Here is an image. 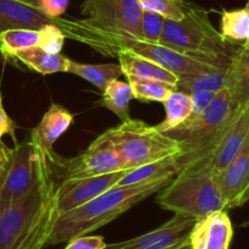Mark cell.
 I'll return each mask as SVG.
<instances>
[{"label": "cell", "mask_w": 249, "mask_h": 249, "mask_svg": "<svg viewBox=\"0 0 249 249\" xmlns=\"http://www.w3.org/2000/svg\"><path fill=\"white\" fill-rule=\"evenodd\" d=\"M133 92V98L141 102L164 103L176 87L159 81L149 80H128Z\"/></svg>", "instance_id": "26"}, {"label": "cell", "mask_w": 249, "mask_h": 249, "mask_svg": "<svg viewBox=\"0 0 249 249\" xmlns=\"http://www.w3.org/2000/svg\"><path fill=\"white\" fill-rule=\"evenodd\" d=\"M49 164L32 138L14 148L0 143V209L32 192Z\"/></svg>", "instance_id": "5"}, {"label": "cell", "mask_w": 249, "mask_h": 249, "mask_svg": "<svg viewBox=\"0 0 249 249\" xmlns=\"http://www.w3.org/2000/svg\"><path fill=\"white\" fill-rule=\"evenodd\" d=\"M81 13L90 25L102 30L131 35L142 39L138 0H85Z\"/></svg>", "instance_id": "8"}, {"label": "cell", "mask_w": 249, "mask_h": 249, "mask_svg": "<svg viewBox=\"0 0 249 249\" xmlns=\"http://www.w3.org/2000/svg\"><path fill=\"white\" fill-rule=\"evenodd\" d=\"M59 167L64 172L62 179L86 178L122 170H132L116 150L94 142L78 157L61 159Z\"/></svg>", "instance_id": "10"}, {"label": "cell", "mask_w": 249, "mask_h": 249, "mask_svg": "<svg viewBox=\"0 0 249 249\" xmlns=\"http://www.w3.org/2000/svg\"><path fill=\"white\" fill-rule=\"evenodd\" d=\"M162 104L166 110V117L161 124H157V127L164 133L170 132L188 121L195 112L192 97L181 90H174Z\"/></svg>", "instance_id": "20"}, {"label": "cell", "mask_w": 249, "mask_h": 249, "mask_svg": "<svg viewBox=\"0 0 249 249\" xmlns=\"http://www.w3.org/2000/svg\"><path fill=\"white\" fill-rule=\"evenodd\" d=\"M107 244L105 243L102 236H80L68 242V246L64 249H107Z\"/></svg>", "instance_id": "30"}, {"label": "cell", "mask_w": 249, "mask_h": 249, "mask_svg": "<svg viewBox=\"0 0 249 249\" xmlns=\"http://www.w3.org/2000/svg\"><path fill=\"white\" fill-rule=\"evenodd\" d=\"M249 138V103L236 107L221 130L191 154H183L186 165H197L212 172L221 174L241 153Z\"/></svg>", "instance_id": "6"}, {"label": "cell", "mask_w": 249, "mask_h": 249, "mask_svg": "<svg viewBox=\"0 0 249 249\" xmlns=\"http://www.w3.org/2000/svg\"><path fill=\"white\" fill-rule=\"evenodd\" d=\"M18 1H21V3L28 4V5H32L35 8L39 9V0H18Z\"/></svg>", "instance_id": "34"}, {"label": "cell", "mask_w": 249, "mask_h": 249, "mask_svg": "<svg viewBox=\"0 0 249 249\" xmlns=\"http://www.w3.org/2000/svg\"><path fill=\"white\" fill-rule=\"evenodd\" d=\"M166 18L158 14L143 11L141 18V35L142 39L149 43H159L160 37L164 31Z\"/></svg>", "instance_id": "28"}, {"label": "cell", "mask_w": 249, "mask_h": 249, "mask_svg": "<svg viewBox=\"0 0 249 249\" xmlns=\"http://www.w3.org/2000/svg\"><path fill=\"white\" fill-rule=\"evenodd\" d=\"M59 18H50L40 9L18 0H0V35L16 28L40 30L43 26L56 25Z\"/></svg>", "instance_id": "15"}, {"label": "cell", "mask_w": 249, "mask_h": 249, "mask_svg": "<svg viewBox=\"0 0 249 249\" xmlns=\"http://www.w3.org/2000/svg\"><path fill=\"white\" fill-rule=\"evenodd\" d=\"M15 124H14L13 120L9 117V115L6 114L5 109L3 107V95L0 92V143H1V138L5 135L15 136Z\"/></svg>", "instance_id": "32"}, {"label": "cell", "mask_w": 249, "mask_h": 249, "mask_svg": "<svg viewBox=\"0 0 249 249\" xmlns=\"http://www.w3.org/2000/svg\"><path fill=\"white\" fill-rule=\"evenodd\" d=\"M138 3L143 11L158 14L172 21L182 20L191 6L186 0H138Z\"/></svg>", "instance_id": "27"}, {"label": "cell", "mask_w": 249, "mask_h": 249, "mask_svg": "<svg viewBox=\"0 0 249 249\" xmlns=\"http://www.w3.org/2000/svg\"><path fill=\"white\" fill-rule=\"evenodd\" d=\"M216 93L213 92H197L190 94L193 99V104H195V112H193V116L197 115L198 112L202 111L210 102H212L213 98L215 97Z\"/></svg>", "instance_id": "33"}, {"label": "cell", "mask_w": 249, "mask_h": 249, "mask_svg": "<svg viewBox=\"0 0 249 249\" xmlns=\"http://www.w3.org/2000/svg\"><path fill=\"white\" fill-rule=\"evenodd\" d=\"M42 33L40 30L16 28L0 35V54L5 57H13L16 53L31 48L40 47Z\"/></svg>", "instance_id": "25"}, {"label": "cell", "mask_w": 249, "mask_h": 249, "mask_svg": "<svg viewBox=\"0 0 249 249\" xmlns=\"http://www.w3.org/2000/svg\"><path fill=\"white\" fill-rule=\"evenodd\" d=\"M197 220L187 215L175 214L158 229L127 241L107 244V249H175L190 238Z\"/></svg>", "instance_id": "11"}, {"label": "cell", "mask_w": 249, "mask_h": 249, "mask_svg": "<svg viewBox=\"0 0 249 249\" xmlns=\"http://www.w3.org/2000/svg\"><path fill=\"white\" fill-rule=\"evenodd\" d=\"M133 99V92L128 82L112 81L103 90L100 104L117 115L121 122L130 120V103Z\"/></svg>", "instance_id": "24"}, {"label": "cell", "mask_w": 249, "mask_h": 249, "mask_svg": "<svg viewBox=\"0 0 249 249\" xmlns=\"http://www.w3.org/2000/svg\"><path fill=\"white\" fill-rule=\"evenodd\" d=\"M157 202L162 209L198 220L213 213L227 212L214 175L191 164L160 190Z\"/></svg>", "instance_id": "3"}, {"label": "cell", "mask_w": 249, "mask_h": 249, "mask_svg": "<svg viewBox=\"0 0 249 249\" xmlns=\"http://www.w3.org/2000/svg\"><path fill=\"white\" fill-rule=\"evenodd\" d=\"M130 170L77 179H62L56 187V207L60 215L85 205L116 187Z\"/></svg>", "instance_id": "9"}, {"label": "cell", "mask_w": 249, "mask_h": 249, "mask_svg": "<svg viewBox=\"0 0 249 249\" xmlns=\"http://www.w3.org/2000/svg\"><path fill=\"white\" fill-rule=\"evenodd\" d=\"M40 33H42V44L39 48L52 54H59L66 39L62 31L55 23H52V25L43 26L40 28Z\"/></svg>", "instance_id": "29"}, {"label": "cell", "mask_w": 249, "mask_h": 249, "mask_svg": "<svg viewBox=\"0 0 249 249\" xmlns=\"http://www.w3.org/2000/svg\"><path fill=\"white\" fill-rule=\"evenodd\" d=\"M70 0H39V9L50 18H59L66 11Z\"/></svg>", "instance_id": "31"}, {"label": "cell", "mask_w": 249, "mask_h": 249, "mask_svg": "<svg viewBox=\"0 0 249 249\" xmlns=\"http://www.w3.org/2000/svg\"><path fill=\"white\" fill-rule=\"evenodd\" d=\"M225 88L233 107L249 103V43L242 45L232 57L226 72Z\"/></svg>", "instance_id": "18"}, {"label": "cell", "mask_w": 249, "mask_h": 249, "mask_svg": "<svg viewBox=\"0 0 249 249\" xmlns=\"http://www.w3.org/2000/svg\"><path fill=\"white\" fill-rule=\"evenodd\" d=\"M13 59L18 60L23 65L40 75H52L56 72H68L70 59L59 54H52L42 48L36 47L16 53Z\"/></svg>", "instance_id": "19"}, {"label": "cell", "mask_w": 249, "mask_h": 249, "mask_svg": "<svg viewBox=\"0 0 249 249\" xmlns=\"http://www.w3.org/2000/svg\"><path fill=\"white\" fill-rule=\"evenodd\" d=\"M119 64L127 80L159 81L177 87L178 76L170 72L157 62L148 60L130 50H120L116 54Z\"/></svg>", "instance_id": "17"}, {"label": "cell", "mask_w": 249, "mask_h": 249, "mask_svg": "<svg viewBox=\"0 0 249 249\" xmlns=\"http://www.w3.org/2000/svg\"><path fill=\"white\" fill-rule=\"evenodd\" d=\"M159 44L213 68L222 69H229L238 50L221 37L210 22L208 11L193 4L182 20H165Z\"/></svg>", "instance_id": "2"}, {"label": "cell", "mask_w": 249, "mask_h": 249, "mask_svg": "<svg viewBox=\"0 0 249 249\" xmlns=\"http://www.w3.org/2000/svg\"><path fill=\"white\" fill-rule=\"evenodd\" d=\"M227 69L212 68L193 75H184L178 77L177 90L192 94L197 92L217 93L225 88Z\"/></svg>", "instance_id": "21"}, {"label": "cell", "mask_w": 249, "mask_h": 249, "mask_svg": "<svg viewBox=\"0 0 249 249\" xmlns=\"http://www.w3.org/2000/svg\"><path fill=\"white\" fill-rule=\"evenodd\" d=\"M94 143L116 150L130 169L182 153L181 144L167 133L135 119L105 131Z\"/></svg>", "instance_id": "4"}, {"label": "cell", "mask_w": 249, "mask_h": 249, "mask_svg": "<svg viewBox=\"0 0 249 249\" xmlns=\"http://www.w3.org/2000/svg\"><path fill=\"white\" fill-rule=\"evenodd\" d=\"M234 109L229 92L224 88L215 94L202 111L167 132V135L181 144L183 154L195 153L221 130Z\"/></svg>", "instance_id": "7"}, {"label": "cell", "mask_w": 249, "mask_h": 249, "mask_svg": "<svg viewBox=\"0 0 249 249\" xmlns=\"http://www.w3.org/2000/svg\"><path fill=\"white\" fill-rule=\"evenodd\" d=\"M169 182L114 187L82 207L60 215L47 246L68 243L105 226L143 199L159 192Z\"/></svg>", "instance_id": "1"}, {"label": "cell", "mask_w": 249, "mask_h": 249, "mask_svg": "<svg viewBox=\"0 0 249 249\" xmlns=\"http://www.w3.org/2000/svg\"><path fill=\"white\" fill-rule=\"evenodd\" d=\"M73 122V115L59 104H52L45 111L39 124L32 131L31 138L40 148L54 169L60 166L62 158L54 152V143L69 130Z\"/></svg>", "instance_id": "13"}, {"label": "cell", "mask_w": 249, "mask_h": 249, "mask_svg": "<svg viewBox=\"0 0 249 249\" xmlns=\"http://www.w3.org/2000/svg\"><path fill=\"white\" fill-rule=\"evenodd\" d=\"M220 35L227 43H249V0L241 9L224 10L220 22Z\"/></svg>", "instance_id": "23"}, {"label": "cell", "mask_w": 249, "mask_h": 249, "mask_svg": "<svg viewBox=\"0 0 249 249\" xmlns=\"http://www.w3.org/2000/svg\"><path fill=\"white\" fill-rule=\"evenodd\" d=\"M68 73H73L83 80L88 81L93 86L103 90L112 82L124 76L120 64H103V65H92V64H82L71 60L69 65Z\"/></svg>", "instance_id": "22"}, {"label": "cell", "mask_w": 249, "mask_h": 249, "mask_svg": "<svg viewBox=\"0 0 249 249\" xmlns=\"http://www.w3.org/2000/svg\"><path fill=\"white\" fill-rule=\"evenodd\" d=\"M233 227L226 210L197 220L190 234L192 249H229Z\"/></svg>", "instance_id": "14"}, {"label": "cell", "mask_w": 249, "mask_h": 249, "mask_svg": "<svg viewBox=\"0 0 249 249\" xmlns=\"http://www.w3.org/2000/svg\"><path fill=\"white\" fill-rule=\"evenodd\" d=\"M226 209L243 205L249 200V138L233 161L216 177Z\"/></svg>", "instance_id": "12"}, {"label": "cell", "mask_w": 249, "mask_h": 249, "mask_svg": "<svg viewBox=\"0 0 249 249\" xmlns=\"http://www.w3.org/2000/svg\"><path fill=\"white\" fill-rule=\"evenodd\" d=\"M175 249H192V247H191V243H190V238L187 239V241H184L182 244H179V246Z\"/></svg>", "instance_id": "35"}, {"label": "cell", "mask_w": 249, "mask_h": 249, "mask_svg": "<svg viewBox=\"0 0 249 249\" xmlns=\"http://www.w3.org/2000/svg\"><path fill=\"white\" fill-rule=\"evenodd\" d=\"M184 166L186 161L182 153L162 158L130 170L122 177L117 186H137V184H152L171 181Z\"/></svg>", "instance_id": "16"}]
</instances>
